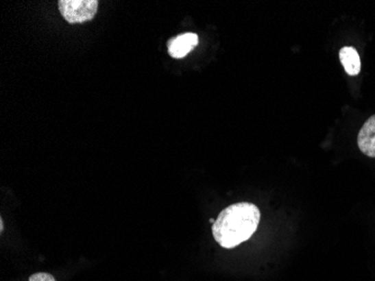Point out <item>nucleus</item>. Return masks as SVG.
Listing matches in <instances>:
<instances>
[{
    "instance_id": "1",
    "label": "nucleus",
    "mask_w": 375,
    "mask_h": 281,
    "mask_svg": "<svg viewBox=\"0 0 375 281\" xmlns=\"http://www.w3.org/2000/svg\"><path fill=\"white\" fill-rule=\"evenodd\" d=\"M261 212L252 203H237L221 210L213 225V235L220 247L234 249L250 240L260 224Z\"/></svg>"
},
{
    "instance_id": "2",
    "label": "nucleus",
    "mask_w": 375,
    "mask_h": 281,
    "mask_svg": "<svg viewBox=\"0 0 375 281\" xmlns=\"http://www.w3.org/2000/svg\"><path fill=\"white\" fill-rule=\"evenodd\" d=\"M59 10L69 24L89 22L96 16L99 3L97 0H60Z\"/></svg>"
},
{
    "instance_id": "3",
    "label": "nucleus",
    "mask_w": 375,
    "mask_h": 281,
    "mask_svg": "<svg viewBox=\"0 0 375 281\" xmlns=\"http://www.w3.org/2000/svg\"><path fill=\"white\" fill-rule=\"evenodd\" d=\"M199 43L198 35L195 33H184L171 38L168 42V51L173 59H182L189 54Z\"/></svg>"
},
{
    "instance_id": "4",
    "label": "nucleus",
    "mask_w": 375,
    "mask_h": 281,
    "mask_svg": "<svg viewBox=\"0 0 375 281\" xmlns=\"http://www.w3.org/2000/svg\"><path fill=\"white\" fill-rule=\"evenodd\" d=\"M357 145L363 154L375 158V115L371 116L361 128Z\"/></svg>"
},
{
    "instance_id": "5",
    "label": "nucleus",
    "mask_w": 375,
    "mask_h": 281,
    "mask_svg": "<svg viewBox=\"0 0 375 281\" xmlns=\"http://www.w3.org/2000/svg\"><path fill=\"white\" fill-rule=\"evenodd\" d=\"M339 60L348 75H357L361 72V59L357 51L352 47H345L339 51Z\"/></svg>"
},
{
    "instance_id": "6",
    "label": "nucleus",
    "mask_w": 375,
    "mask_h": 281,
    "mask_svg": "<svg viewBox=\"0 0 375 281\" xmlns=\"http://www.w3.org/2000/svg\"><path fill=\"white\" fill-rule=\"evenodd\" d=\"M28 281H56L54 277L47 272H38L32 275Z\"/></svg>"
},
{
    "instance_id": "7",
    "label": "nucleus",
    "mask_w": 375,
    "mask_h": 281,
    "mask_svg": "<svg viewBox=\"0 0 375 281\" xmlns=\"http://www.w3.org/2000/svg\"><path fill=\"white\" fill-rule=\"evenodd\" d=\"M0 231H3V219H0Z\"/></svg>"
}]
</instances>
